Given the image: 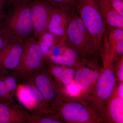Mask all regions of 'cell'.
Here are the masks:
<instances>
[{"label": "cell", "instance_id": "6da1fadb", "mask_svg": "<svg viewBox=\"0 0 123 123\" xmlns=\"http://www.w3.org/2000/svg\"><path fill=\"white\" fill-rule=\"evenodd\" d=\"M30 2L13 6L2 22L0 29L9 41L25 42L33 38Z\"/></svg>", "mask_w": 123, "mask_h": 123}, {"label": "cell", "instance_id": "7a4b0ae2", "mask_svg": "<svg viewBox=\"0 0 123 123\" xmlns=\"http://www.w3.org/2000/svg\"><path fill=\"white\" fill-rule=\"evenodd\" d=\"M65 42L83 59L88 60L97 53L93 40L75 9L70 11Z\"/></svg>", "mask_w": 123, "mask_h": 123}, {"label": "cell", "instance_id": "3957f363", "mask_svg": "<svg viewBox=\"0 0 123 123\" xmlns=\"http://www.w3.org/2000/svg\"><path fill=\"white\" fill-rule=\"evenodd\" d=\"M46 60L38 41L32 38L25 42L20 66L15 71L19 84L34 82L36 74L46 67Z\"/></svg>", "mask_w": 123, "mask_h": 123}, {"label": "cell", "instance_id": "277c9868", "mask_svg": "<svg viewBox=\"0 0 123 123\" xmlns=\"http://www.w3.org/2000/svg\"><path fill=\"white\" fill-rule=\"evenodd\" d=\"M75 9L93 40L97 51L103 47L106 25L96 0H77Z\"/></svg>", "mask_w": 123, "mask_h": 123}, {"label": "cell", "instance_id": "5b68a950", "mask_svg": "<svg viewBox=\"0 0 123 123\" xmlns=\"http://www.w3.org/2000/svg\"><path fill=\"white\" fill-rule=\"evenodd\" d=\"M35 85L41 93L53 114L65 101L68 100V95L49 73L46 67L36 74Z\"/></svg>", "mask_w": 123, "mask_h": 123}, {"label": "cell", "instance_id": "8992f818", "mask_svg": "<svg viewBox=\"0 0 123 123\" xmlns=\"http://www.w3.org/2000/svg\"><path fill=\"white\" fill-rule=\"evenodd\" d=\"M15 94L21 103L31 114L39 116L53 114L48 104L34 82L18 84Z\"/></svg>", "mask_w": 123, "mask_h": 123}, {"label": "cell", "instance_id": "52a82bcc", "mask_svg": "<svg viewBox=\"0 0 123 123\" xmlns=\"http://www.w3.org/2000/svg\"><path fill=\"white\" fill-rule=\"evenodd\" d=\"M55 115L66 123H90L99 121L98 114L94 111L80 102L75 100L68 99L64 101Z\"/></svg>", "mask_w": 123, "mask_h": 123}, {"label": "cell", "instance_id": "ba28073f", "mask_svg": "<svg viewBox=\"0 0 123 123\" xmlns=\"http://www.w3.org/2000/svg\"><path fill=\"white\" fill-rule=\"evenodd\" d=\"M113 62H104L107 64V66L101 72L94 86V94L93 97L94 99V104L95 103L97 108L98 107H99V112H101V114L116 88V78L112 68Z\"/></svg>", "mask_w": 123, "mask_h": 123}, {"label": "cell", "instance_id": "9c48e42d", "mask_svg": "<svg viewBox=\"0 0 123 123\" xmlns=\"http://www.w3.org/2000/svg\"><path fill=\"white\" fill-rule=\"evenodd\" d=\"M33 38H39L48 31L49 25L55 7L47 0H34L30 2Z\"/></svg>", "mask_w": 123, "mask_h": 123}, {"label": "cell", "instance_id": "30bf717a", "mask_svg": "<svg viewBox=\"0 0 123 123\" xmlns=\"http://www.w3.org/2000/svg\"><path fill=\"white\" fill-rule=\"evenodd\" d=\"M75 82L82 94L89 93L94 88L101 70L93 62L83 59L77 66Z\"/></svg>", "mask_w": 123, "mask_h": 123}, {"label": "cell", "instance_id": "8fae6325", "mask_svg": "<svg viewBox=\"0 0 123 123\" xmlns=\"http://www.w3.org/2000/svg\"><path fill=\"white\" fill-rule=\"evenodd\" d=\"M25 43L9 41L0 52V73L17 70L20 66Z\"/></svg>", "mask_w": 123, "mask_h": 123}, {"label": "cell", "instance_id": "7c38bea8", "mask_svg": "<svg viewBox=\"0 0 123 123\" xmlns=\"http://www.w3.org/2000/svg\"><path fill=\"white\" fill-rule=\"evenodd\" d=\"M70 11L55 7L51 17L48 31L56 37L65 40Z\"/></svg>", "mask_w": 123, "mask_h": 123}, {"label": "cell", "instance_id": "4fadbf2b", "mask_svg": "<svg viewBox=\"0 0 123 123\" xmlns=\"http://www.w3.org/2000/svg\"><path fill=\"white\" fill-rule=\"evenodd\" d=\"M29 114L17 104L0 102V123H27Z\"/></svg>", "mask_w": 123, "mask_h": 123}, {"label": "cell", "instance_id": "5bb4252c", "mask_svg": "<svg viewBox=\"0 0 123 123\" xmlns=\"http://www.w3.org/2000/svg\"><path fill=\"white\" fill-rule=\"evenodd\" d=\"M101 115L103 119L110 123H123V99L118 95L116 87Z\"/></svg>", "mask_w": 123, "mask_h": 123}, {"label": "cell", "instance_id": "9a60e30c", "mask_svg": "<svg viewBox=\"0 0 123 123\" xmlns=\"http://www.w3.org/2000/svg\"><path fill=\"white\" fill-rule=\"evenodd\" d=\"M114 55L116 61L123 56V30L106 26L103 37Z\"/></svg>", "mask_w": 123, "mask_h": 123}, {"label": "cell", "instance_id": "2e32d148", "mask_svg": "<svg viewBox=\"0 0 123 123\" xmlns=\"http://www.w3.org/2000/svg\"><path fill=\"white\" fill-rule=\"evenodd\" d=\"M106 26L123 30V17L112 8L108 0H96Z\"/></svg>", "mask_w": 123, "mask_h": 123}, {"label": "cell", "instance_id": "e0dca14e", "mask_svg": "<svg viewBox=\"0 0 123 123\" xmlns=\"http://www.w3.org/2000/svg\"><path fill=\"white\" fill-rule=\"evenodd\" d=\"M9 93L12 96L15 94L18 85L17 74L15 71H6L0 73Z\"/></svg>", "mask_w": 123, "mask_h": 123}, {"label": "cell", "instance_id": "ac0fdd59", "mask_svg": "<svg viewBox=\"0 0 123 123\" xmlns=\"http://www.w3.org/2000/svg\"><path fill=\"white\" fill-rule=\"evenodd\" d=\"M64 123L57 115L50 114L39 116L29 114L27 123Z\"/></svg>", "mask_w": 123, "mask_h": 123}, {"label": "cell", "instance_id": "d6986e66", "mask_svg": "<svg viewBox=\"0 0 123 123\" xmlns=\"http://www.w3.org/2000/svg\"><path fill=\"white\" fill-rule=\"evenodd\" d=\"M47 57L51 62L56 64L77 67L80 63L63 55H50Z\"/></svg>", "mask_w": 123, "mask_h": 123}, {"label": "cell", "instance_id": "ffe728a7", "mask_svg": "<svg viewBox=\"0 0 123 123\" xmlns=\"http://www.w3.org/2000/svg\"><path fill=\"white\" fill-rule=\"evenodd\" d=\"M56 8L71 11L75 9L77 0H47Z\"/></svg>", "mask_w": 123, "mask_h": 123}, {"label": "cell", "instance_id": "44dd1931", "mask_svg": "<svg viewBox=\"0 0 123 123\" xmlns=\"http://www.w3.org/2000/svg\"><path fill=\"white\" fill-rule=\"evenodd\" d=\"M0 102L15 103L13 96L7 90L3 79L0 74Z\"/></svg>", "mask_w": 123, "mask_h": 123}, {"label": "cell", "instance_id": "7402d4cb", "mask_svg": "<svg viewBox=\"0 0 123 123\" xmlns=\"http://www.w3.org/2000/svg\"><path fill=\"white\" fill-rule=\"evenodd\" d=\"M75 74L76 71L74 69L72 68H65L63 75L58 85L61 87L62 86L66 87L74 81Z\"/></svg>", "mask_w": 123, "mask_h": 123}, {"label": "cell", "instance_id": "603a6c76", "mask_svg": "<svg viewBox=\"0 0 123 123\" xmlns=\"http://www.w3.org/2000/svg\"><path fill=\"white\" fill-rule=\"evenodd\" d=\"M46 69L58 84L63 75L65 68L61 66L52 65L50 66L48 69Z\"/></svg>", "mask_w": 123, "mask_h": 123}, {"label": "cell", "instance_id": "cb8c5ba5", "mask_svg": "<svg viewBox=\"0 0 123 123\" xmlns=\"http://www.w3.org/2000/svg\"><path fill=\"white\" fill-rule=\"evenodd\" d=\"M62 55H66L71 59L75 60L76 61L80 62V56L74 50L69 47H68L64 46Z\"/></svg>", "mask_w": 123, "mask_h": 123}, {"label": "cell", "instance_id": "d4e9b609", "mask_svg": "<svg viewBox=\"0 0 123 123\" xmlns=\"http://www.w3.org/2000/svg\"><path fill=\"white\" fill-rule=\"evenodd\" d=\"M66 91L68 94L70 96H76L81 93L75 81H73L71 84L66 86Z\"/></svg>", "mask_w": 123, "mask_h": 123}, {"label": "cell", "instance_id": "484cf974", "mask_svg": "<svg viewBox=\"0 0 123 123\" xmlns=\"http://www.w3.org/2000/svg\"><path fill=\"white\" fill-rule=\"evenodd\" d=\"M111 5L120 15L123 17V0H108Z\"/></svg>", "mask_w": 123, "mask_h": 123}, {"label": "cell", "instance_id": "4316f807", "mask_svg": "<svg viewBox=\"0 0 123 123\" xmlns=\"http://www.w3.org/2000/svg\"><path fill=\"white\" fill-rule=\"evenodd\" d=\"M117 77L120 83L123 82V56L117 60Z\"/></svg>", "mask_w": 123, "mask_h": 123}, {"label": "cell", "instance_id": "83f0119b", "mask_svg": "<svg viewBox=\"0 0 123 123\" xmlns=\"http://www.w3.org/2000/svg\"><path fill=\"white\" fill-rule=\"evenodd\" d=\"M9 41L0 29V52L4 48Z\"/></svg>", "mask_w": 123, "mask_h": 123}, {"label": "cell", "instance_id": "f1b7e54d", "mask_svg": "<svg viewBox=\"0 0 123 123\" xmlns=\"http://www.w3.org/2000/svg\"><path fill=\"white\" fill-rule=\"evenodd\" d=\"M10 4L14 5L32 2L34 0H8Z\"/></svg>", "mask_w": 123, "mask_h": 123}, {"label": "cell", "instance_id": "f546056e", "mask_svg": "<svg viewBox=\"0 0 123 123\" xmlns=\"http://www.w3.org/2000/svg\"><path fill=\"white\" fill-rule=\"evenodd\" d=\"M117 94L121 99H123V83H120L118 87L117 88Z\"/></svg>", "mask_w": 123, "mask_h": 123}, {"label": "cell", "instance_id": "4dcf8cb0", "mask_svg": "<svg viewBox=\"0 0 123 123\" xmlns=\"http://www.w3.org/2000/svg\"><path fill=\"white\" fill-rule=\"evenodd\" d=\"M10 5L8 0H0V10L4 11V9L7 5Z\"/></svg>", "mask_w": 123, "mask_h": 123}, {"label": "cell", "instance_id": "1f68e13d", "mask_svg": "<svg viewBox=\"0 0 123 123\" xmlns=\"http://www.w3.org/2000/svg\"><path fill=\"white\" fill-rule=\"evenodd\" d=\"M5 17L4 11L0 10V28L2 25V22H1L2 20H4Z\"/></svg>", "mask_w": 123, "mask_h": 123}]
</instances>
